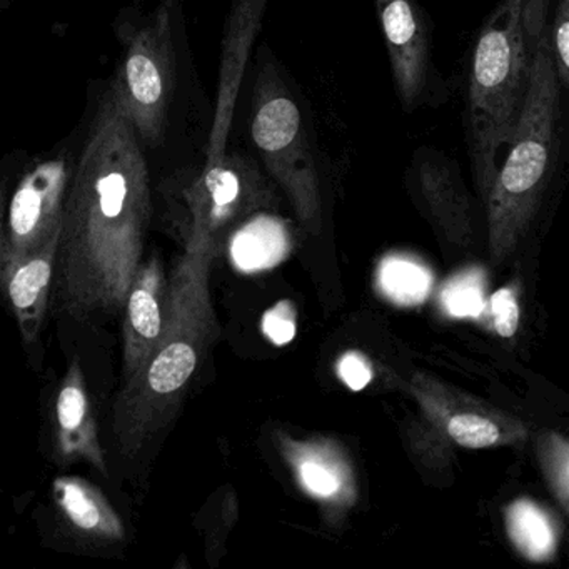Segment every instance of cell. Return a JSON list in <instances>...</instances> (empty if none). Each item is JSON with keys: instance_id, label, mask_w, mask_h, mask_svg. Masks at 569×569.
<instances>
[{"instance_id": "cell-1", "label": "cell", "mask_w": 569, "mask_h": 569, "mask_svg": "<svg viewBox=\"0 0 569 569\" xmlns=\"http://www.w3.org/2000/svg\"><path fill=\"white\" fill-rule=\"evenodd\" d=\"M81 126L49 305L76 321L124 309L154 214V172L108 82Z\"/></svg>"}, {"instance_id": "cell-2", "label": "cell", "mask_w": 569, "mask_h": 569, "mask_svg": "<svg viewBox=\"0 0 569 569\" xmlns=\"http://www.w3.org/2000/svg\"><path fill=\"white\" fill-rule=\"evenodd\" d=\"M118 68L109 78L151 168L169 171L204 161L212 106L189 48L182 0H159L152 11L121 16Z\"/></svg>"}, {"instance_id": "cell-3", "label": "cell", "mask_w": 569, "mask_h": 569, "mask_svg": "<svg viewBox=\"0 0 569 569\" xmlns=\"http://www.w3.org/2000/svg\"><path fill=\"white\" fill-rule=\"evenodd\" d=\"M208 238L192 234L188 254L168 286L161 339L146 368L124 382L114 405L116 441L126 458H134L166 428L189 379L198 368L208 329L204 254Z\"/></svg>"}, {"instance_id": "cell-4", "label": "cell", "mask_w": 569, "mask_h": 569, "mask_svg": "<svg viewBox=\"0 0 569 569\" xmlns=\"http://www.w3.org/2000/svg\"><path fill=\"white\" fill-rule=\"evenodd\" d=\"M525 0H501L472 48L466 94V142L476 184L485 198L495 181L525 102L529 48L522 29Z\"/></svg>"}, {"instance_id": "cell-5", "label": "cell", "mask_w": 569, "mask_h": 569, "mask_svg": "<svg viewBox=\"0 0 569 569\" xmlns=\"http://www.w3.org/2000/svg\"><path fill=\"white\" fill-rule=\"evenodd\" d=\"M81 128L42 152L0 161V274L59 241Z\"/></svg>"}, {"instance_id": "cell-6", "label": "cell", "mask_w": 569, "mask_h": 569, "mask_svg": "<svg viewBox=\"0 0 569 569\" xmlns=\"http://www.w3.org/2000/svg\"><path fill=\"white\" fill-rule=\"evenodd\" d=\"M251 141L269 174L305 219L319 212L316 151L301 104L269 48H261L251 98Z\"/></svg>"}, {"instance_id": "cell-7", "label": "cell", "mask_w": 569, "mask_h": 569, "mask_svg": "<svg viewBox=\"0 0 569 569\" xmlns=\"http://www.w3.org/2000/svg\"><path fill=\"white\" fill-rule=\"evenodd\" d=\"M391 62L396 94L406 112L438 106L441 78L432 62L431 22L416 0H375Z\"/></svg>"}, {"instance_id": "cell-8", "label": "cell", "mask_w": 569, "mask_h": 569, "mask_svg": "<svg viewBox=\"0 0 569 569\" xmlns=\"http://www.w3.org/2000/svg\"><path fill=\"white\" fill-rule=\"evenodd\" d=\"M268 0H232L222 36L221 64L216 102L212 104L211 132L204 162L212 164L224 158L229 149L236 104L251 61L252 46L261 32Z\"/></svg>"}, {"instance_id": "cell-9", "label": "cell", "mask_w": 569, "mask_h": 569, "mask_svg": "<svg viewBox=\"0 0 569 569\" xmlns=\"http://www.w3.org/2000/svg\"><path fill=\"white\" fill-rule=\"evenodd\" d=\"M168 286L158 259L141 262L124 305L122 328V375L131 381L148 365L158 348L166 321Z\"/></svg>"}, {"instance_id": "cell-10", "label": "cell", "mask_w": 569, "mask_h": 569, "mask_svg": "<svg viewBox=\"0 0 569 569\" xmlns=\"http://www.w3.org/2000/svg\"><path fill=\"white\" fill-rule=\"evenodd\" d=\"M58 418V451L68 461L89 462L102 475L106 468L104 451L99 441L94 409L86 391L84 375L78 361L72 362L59 389L56 402Z\"/></svg>"}, {"instance_id": "cell-11", "label": "cell", "mask_w": 569, "mask_h": 569, "mask_svg": "<svg viewBox=\"0 0 569 569\" xmlns=\"http://www.w3.org/2000/svg\"><path fill=\"white\" fill-rule=\"evenodd\" d=\"M58 242L0 274V286H4L26 341H32L38 335L51 301Z\"/></svg>"}, {"instance_id": "cell-12", "label": "cell", "mask_w": 569, "mask_h": 569, "mask_svg": "<svg viewBox=\"0 0 569 569\" xmlns=\"http://www.w3.org/2000/svg\"><path fill=\"white\" fill-rule=\"evenodd\" d=\"M54 495L74 528L102 539L124 536L121 519L98 488L79 478H61L54 482Z\"/></svg>"}, {"instance_id": "cell-13", "label": "cell", "mask_w": 569, "mask_h": 569, "mask_svg": "<svg viewBox=\"0 0 569 569\" xmlns=\"http://www.w3.org/2000/svg\"><path fill=\"white\" fill-rule=\"evenodd\" d=\"M289 252L288 234L281 222L272 218H258L236 232L231 256L242 272H259L284 261Z\"/></svg>"}, {"instance_id": "cell-14", "label": "cell", "mask_w": 569, "mask_h": 569, "mask_svg": "<svg viewBox=\"0 0 569 569\" xmlns=\"http://www.w3.org/2000/svg\"><path fill=\"white\" fill-rule=\"evenodd\" d=\"M508 529L516 548L532 561L549 559L556 549L551 519L535 502L518 501L508 509Z\"/></svg>"}, {"instance_id": "cell-15", "label": "cell", "mask_w": 569, "mask_h": 569, "mask_svg": "<svg viewBox=\"0 0 569 569\" xmlns=\"http://www.w3.org/2000/svg\"><path fill=\"white\" fill-rule=\"evenodd\" d=\"M432 274L425 264L391 256L379 266L378 284L382 295L399 306H418L432 289Z\"/></svg>"}, {"instance_id": "cell-16", "label": "cell", "mask_w": 569, "mask_h": 569, "mask_svg": "<svg viewBox=\"0 0 569 569\" xmlns=\"http://www.w3.org/2000/svg\"><path fill=\"white\" fill-rule=\"evenodd\" d=\"M441 305L452 318H479L486 309L485 274L472 269L452 278L442 289Z\"/></svg>"}, {"instance_id": "cell-17", "label": "cell", "mask_w": 569, "mask_h": 569, "mask_svg": "<svg viewBox=\"0 0 569 569\" xmlns=\"http://www.w3.org/2000/svg\"><path fill=\"white\" fill-rule=\"evenodd\" d=\"M298 475L306 491L318 498H335L345 486L341 468L322 452L299 456Z\"/></svg>"}, {"instance_id": "cell-18", "label": "cell", "mask_w": 569, "mask_h": 569, "mask_svg": "<svg viewBox=\"0 0 569 569\" xmlns=\"http://www.w3.org/2000/svg\"><path fill=\"white\" fill-rule=\"evenodd\" d=\"M448 432L459 446L481 449L495 446L501 439V431L491 419L478 415H456L449 419Z\"/></svg>"}, {"instance_id": "cell-19", "label": "cell", "mask_w": 569, "mask_h": 569, "mask_svg": "<svg viewBox=\"0 0 569 569\" xmlns=\"http://www.w3.org/2000/svg\"><path fill=\"white\" fill-rule=\"evenodd\" d=\"M556 74L562 88H569V0H558L549 28Z\"/></svg>"}, {"instance_id": "cell-20", "label": "cell", "mask_w": 569, "mask_h": 569, "mask_svg": "<svg viewBox=\"0 0 569 569\" xmlns=\"http://www.w3.org/2000/svg\"><path fill=\"white\" fill-rule=\"evenodd\" d=\"M489 308L498 335L501 338H512L519 326V306L515 292L508 288L499 289L489 299Z\"/></svg>"}, {"instance_id": "cell-21", "label": "cell", "mask_w": 569, "mask_h": 569, "mask_svg": "<svg viewBox=\"0 0 569 569\" xmlns=\"http://www.w3.org/2000/svg\"><path fill=\"white\" fill-rule=\"evenodd\" d=\"M262 332L276 346L288 345L295 339L296 312L291 302H279L278 306L266 312L264 318H262Z\"/></svg>"}, {"instance_id": "cell-22", "label": "cell", "mask_w": 569, "mask_h": 569, "mask_svg": "<svg viewBox=\"0 0 569 569\" xmlns=\"http://www.w3.org/2000/svg\"><path fill=\"white\" fill-rule=\"evenodd\" d=\"M338 375L352 391H362L372 379L371 366L358 352H349L339 359Z\"/></svg>"}, {"instance_id": "cell-23", "label": "cell", "mask_w": 569, "mask_h": 569, "mask_svg": "<svg viewBox=\"0 0 569 569\" xmlns=\"http://www.w3.org/2000/svg\"><path fill=\"white\" fill-rule=\"evenodd\" d=\"M566 442L562 439L555 438L552 439L551 448V476L555 478V486L558 489L559 498H561L562 505L566 506V501H568V475L566 472L559 471L561 469H568V449L561 452L559 456V451H561L562 446Z\"/></svg>"}]
</instances>
